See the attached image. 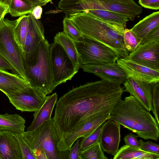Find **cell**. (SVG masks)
Returning a JSON list of instances; mask_svg holds the SVG:
<instances>
[{
    "label": "cell",
    "instance_id": "836d02e7",
    "mask_svg": "<svg viewBox=\"0 0 159 159\" xmlns=\"http://www.w3.org/2000/svg\"><path fill=\"white\" fill-rule=\"evenodd\" d=\"M139 149L143 151L159 155V146L155 143L148 141L144 142L142 139L139 140Z\"/></svg>",
    "mask_w": 159,
    "mask_h": 159
},
{
    "label": "cell",
    "instance_id": "9a60e30c",
    "mask_svg": "<svg viewBox=\"0 0 159 159\" xmlns=\"http://www.w3.org/2000/svg\"><path fill=\"white\" fill-rule=\"evenodd\" d=\"M124 92H129L148 111L152 110V96L154 84L128 78L123 83Z\"/></svg>",
    "mask_w": 159,
    "mask_h": 159
},
{
    "label": "cell",
    "instance_id": "ffe728a7",
    "mask_svg": "<svg viewBox=\"0 0 159 159\" xmlns=\"http://www.w3.org/2000/svg\"><path fill=\"white\" fill-rule=\"evenodd\" d=\"M28 14V28L22 55L34 50L40 42L45 39L44 28L41 21L36 19L31 13Z\"/></svg>",
    "mask_w": 159,
    "mask_h": 159
},
{
    "label": "cell",
    "instance_id": "ab89813d",
    "mask_svg": "<svg viewBox=\"0 0 159 159\" xmlns=\"http://www.w3.org/2000/svg\"><path fill=\"white\" fill-rule=\"evenodd\" d=\"M0 69L7 70H11L13 71V68L9 63L0 55Z\"/></svg>",
    "mask_w": 159,
    "mask_h": 159
},
{
    "label": "cell",
    "instance_id": "7bdbcfd3",
    "mask_svg": "<svg viewBox=\"0 0 159 159\" xmlns=\"http://www.w3.org/2000/svg\"><path fill=\"white\" fill-rule=\"evenodd\" d=\"M32 3L36 4L38 5L39 4V0H26Z\"/></svg>",
    "mask_w": 159,
    "mask_h": 159
},
{
    "label": "cell",
    "instance_id": "f546056e",
    "mask_svg": "<svg viewBox=\"0 0 159 159\" xmlns=\"http://www.w3.org/2000/svg\"><path fill=\"white\" fill-rule=\"evenodd\" d=\"M123 40L126 50L131 52L135 51L141 44V39L130 29L125 28L123 33Z\"/></svg>",
    "mask_w": 159,
    "mask_h": 159
},
{
    "label": "cell",
    "instance_id": "d6986e66",
    "mask_svg": "<svg viewBox=\"0 0 159 159\" xmlns=\"http://www.w3.org/2000/svg\"><path fill=\"white\" fill-rule=\"evenodd\" d=\"M30 86L29 82L17 75L0 69V90L7 96L21 92Z\"/></svg>",
    "mask_w": 159,
    "mask_h": 159
},
{
    "label": "cell",
    "instance_id": "4dcf8cb0",
    "mask_svg": "<svg viewBox=\"0 0 159 159\" xmlns=\"http://www.w3.org/2000/svg\"><path fill=\"white\" fill-rule=\"evenodd\" d=\"M104 123L91 134L86 137H82L79 144L80 152L99 142L101 130Z\"/></svg>",
    "mask_w": 159,
    "mask_h": 159
},
{
    "label": "cell",
    "instance_id": "8992f818",
    "mask_svg": "<svg viewBox=\"0 0 159 159\" xmlns=\"http://www.w3.org/2000/svg\"><path fill=\"white\" fill-rule=\"evenodd\" d=\"M58 7L68 17L70 14L84 12L114 26L125 29L129 20L107 10L98 0H61Z\"/></svg>",
    "mask_w": 159,
    "mask_h": 159
},
{
    "label": "cell",
    "instance_id": "1f68e13d",
    "mask_svg": "<svg viewBox=\"0 0 159 159\" xmlns=\"http://www.w3.org/2000/svg\"><path fill=\"white\" fill-rule=\"evenodd\" d=\"M18 141L22 155V159H36L30 146L23 138L21 133L14 132Z\"/></svg>",
    "mask_w": 159,
    "mask_h": 159
},
{
    "label": "cell",
    "instance_id": "7a4b0ae2",
    "mask_svg": "<svg viewBox=\"0 0 159 159\" xmlns=\"http://www.w3.org/2000/svg\"><path fill=\"white\" fill-rule=\"evenodd\" d=\"M110 119L138 137L157 141L158 139L159 125L156 119L131 95L120 100L110 113Z\"/></svg>",
    "mask_w": 159,
    "mask_h": 159
},
{
    "label": "cell",
    "instance_id": "f35d334b",
    "mask_svg": "<svg viewBox=\"0 0 159 159\" xmlns=\"http://www.w3.org/2000/svg\"><path fill=\"white\" fill-rule=\"evenodd\" d=\"M8 7L7 3L0 1V26L6 15L8 13Z\"/></svg>",
    "mask_w": 159,
    "mask_h": 159
},
{
    "label": "cell",
    "instance_id": "4fadbf2b",
    "mask_svg": "<svg viewBox=\"0 0 159 159\" xmlns=\"http://www.w3.org/2000/svg\"><path fill=\"white\" fill-rule=\"evenodd\" d=\"M116 63L125 71L127 79L154 84L159 82V70H156L123 58Z\"/></svg>",
    "mask_w": 159,
    "mask_h": 159
},
{
    "label": "cell",
    "instance_id": "ba28073f",
    "mask_svg": "<svg viewBox=\"0 0 159 159\" xmlns=\"http://www.w3.org/2000/svg\"><path fill=\"white\" fill-rule=\"evenodd\" d=\"M74 42L81 66L114 63L119 59L110 48L95 40L84 37L81 41Z\"/></svg>",
    "mask_w": 159,
    "mask_h": 159
},
{
    "label": "cell",
    "instance_id": "484cf974",
    "mask_svg": "<svg viewBox=\"0 0 159 159\" xmlns=\"http://www.w3.org/2000/svg\"><path fill=\"white\" fill-rule=\"evenodd\" d=\"M8 13L12 16H21L30 13L38 5L26 0H8Z\"/></svg>",
    "mask_w": 159,
    "mask_h": 159
},
{
    "label": "cell",
    "instance_id": "7c38bea8",
    "mask_svg": "<svg viewBox=\"0 0 159 159\" xmlns=\"http://www.w3.org/2000/svg\"><path fill=\"white\" fill-rule=\"evenodd\" d=\"M123 58L159 70V42L141 44L135 51Z\"/></svg>",
    "mask_w": 159,
    "mask_h": 159
},
{
    "label": "cell",
    "instance_id": "e0dca14e",
    "mask_svg": "<svg viewBox=\"0 0 159 159\" xmlns=\"http://www.w3.org/2000/svg\"><path fill=\"white\" fill-rule=\"evenodd\" d=\"M108 11L133 21L142 12V7L134 0H98Z\"/></svg>",
    "mask_w": 159,
    "mask_h": 159
},
{
    "label": "cell",
    "instance_id": "60d3db41",
    "mask_svg": "<svg viewBox=\"0 0 159 159\" xmlns=\"http://www.w3.org/2000/svg\"><path fill=\"white\" fill-rule=\"evenodd\" d=\"M42 11L41 6L38 5L34 7L30 13L36 19L39 20L41 18Z\"/></svg>",
    "mask_w": 159,
    "mask_h": 159
},
{
    "label": "cell",
    "instance_id": "7402d4cb",
    "mask_svg": "<svg viewBox=\"0 0 159 159\" xmlns=\"http://www.w3.org/2000/svg\"><path fill=\"white\" fill-rule=\"evenodd\" d=\"M54 43L60 44L63 48L77 70L81 68L80 57L74 41L63 32L57 33L54 37Z\"/></svg>",
    "mask_w": 159,
    "mask_h": 159
},
{
    "label": "cell",
    "instance_id": "74e56055",
    "mask_svg": "<svg viewBox=\"0 0 159 159\" xmlns=\"http://www.w3.org/2000/svg\"><path fill=\"white\" fill-rule=\"evenodd\" d=\"M80 138L77 139L70 149L68 159H80L79 157Z\"/></svg>",
    "mask_w": 159,
    "mask_h": 159
},
{
    "label": "cell",
    "instance_id": "8d00e7d4",
    "mask_svg": "<svg viewBox=\"0 0 159 159\" xmlns=\"http://www.w3.org/2000/svg\"><path fill=\"white\" fill-rule=\"evenodd\" d=\"M138 2L144 8L155 10L159 9V0H139Z\"/></svg>",
    "mask_w": 159,
    "mask_h": 159
},
{
    "label": "cell",
    "instance_id": "cb8c5ba5",
    "mask_svg": "<svg viewBox=\"0 0 159 159\" xmlns=\"http://www.w3.org/2000/svg\"><path fill=\"white\" fill-rule=\"evenodd\" d=\"M113 159H159V155L148 152L126 145L121 147Z\"/></svg>",
    "mask_w": 159,
    "mask_h": 159
},
{
    "label": "cell",
    "instance_id": "d4e9b609",
    "mask_svg": "<svg viewBox=\"0 0 159 159\" xmlns=\"http://www.w3.org/2000/svg\"><path fill=\"white\" fill-rule=\"evenodd\" d=\"M25 120L18 114H0V130H7L22 133L25 131Z\"/></svg>",
    "mask_w": 159,
    "mask_h": 159
},
{
    "label": "cell",
    "instance_id": "30bf717a",
    "mask_svg": "<svg viewBox=\"0 0 159 159\" xmlns=\"http://www.w3.org/2000/svg\"><path fill=\"white\" fill-rule=\"evenodd\" d=\"M7 97L16 109L29 112H34L39 109L47 97L39 90L31 86L21 92Z\"/></svg>",
    "mask_w": 159,
    "mask_h": 159
},
{
    "label": "cell",
    "instance_id": "6da1fadb",
    "mask_svg": "<svg viewBox=\"0 0 159 159\" xmlns=\"http://www.w3.org/2000/svg\"><path fill=\"white\" fill-rule=\"evenodd\" d=\"M124 92L120 85L102 79L73 88L61 97L52 119L61 141L87 120L111 112Z\"/></svg>",
    "mask_w": 159,
    "mask_h": 159
},
{
    "label": "cell",
    "instance_id": "f1b7e54d",
    "mask_svg": "<svg viewBox=\"0 0 159 159\" xmlns=\"http://www.w3.org/2000/svg\"><path fill=\"white\" fill-rule=\"evenodd\" d=\"M63 31L74 41L82 40L84 37L75 24L68 17L65 16L63 20Z\"/></svg>",
    "mask_w": 159,
    "mask_h": 159
},
{
    "label": "cell",
    "instance_id": "e575fe53",
    "mask_svg": "<svg viewBox=\"0 0 159 159\" xmlns=\"http://www.w3.org/2000/svg\"><path fill=\"white\" fill-rule=\"evenodd\" d=\"M159 42V25L141 39V44Z\"/></svg>",
    "mask_w": 159,
    "mask_h": 159
},
{
    "label": "cell",
    "instance_id": "44dd1931",
    "mask_svg": "<svg viewBox=\"0 0 159 159\" xmlns=\"http://www.w3.org/2000/svg\"><path fill=\"white\" fill-rule=\"evenodd\" d=\"M57 98L56 93L47 96L45 102L40 108L34 112L33 120L27 128V130L31 131L34 130L52 118V113L57 101Z\"/></svg>",
    "mask_w": 159,
    "mask_h": 159
},
{
    "label": "cell",
    "instance_id": "d590c367",
    "mask_svg": "<svg viewBox=\"0 0 159 159\" xmlns=\"http://www.w3.org/2000/svg\"><path fill=\"white\" fill-rule=\"evenodd\" d=\"M137 137V136L130 133L125 135L123 140L125 145L139 148L140 143Z\"/></svg>",
    "mask_w": 159,
    "mask_h": 159
},
{
    "label": "cell",
    "instance_id": "5b68a950",
    "mask_svg": "<svg viewBox=\"0 0 159 159\" xmlns=\"http://www.w3.org/2000/svg\"><path fill=\"white\" fill-rule=\"evenodd\" d=\"M49 45L45 39L34 50L23 55L27 81L31 86L38 89L46 95L54 89L52 84Z\"/></svg>",
    "mask_w": 159,
    "mask_h": 159
},
{
    "label": "cell",
    "instance_id": "52a82bcc",
    "mask_svg": "<svg viewBox=\"0 0 159 159\" xmlns=\"http://www.w3.org/2000/svg\"><path fill=\"white\" fill-rule=\"evenodd\" d=\"M16 22L17 20H10L7 18L3 19L0 26V55L11 65L15 74L28 81L25 74L22 51L14 34V29Z\"/></svg>",
    "mask_w": 159,
    "mask_h": 159
},
{
    "label": "cell",
    "instance_id": "277c9868",
    "mask_svg": "<svg viewBox=\"0 0 159 159\" xmlns=\"http://www.w3.org/2000/svg\"><path fill=\"white\" fill-rule=\"evenodd\" d=\"M36 159H68L70 150L66 149L52 118L34 130L21 133Z\"/></svg>",
    "mask_w": 159,
    "mask_h": 159
},
{
    "label": "cell",
    "instance_id": "5bb4252c",
    "mask_svg": "<svg viewBox=\"0 0 159 159\" xmlns=\"http://www.w3.org/2000/svg\"><path fill=\"white\" fill-rule=\"evenodd\" d=\"M120 125L109 119L105 121L102 129L99 143L103 151L114 156L119 150L120 141Z\"/></svg>",
    "mask_w": 159,
    "mask_h": 159
},
{
    "label": "cell",
    "instance_id": "83f0119b",
    "mask_svg": "<svg viewBox=\"0 0 159 159\" xmlns=\"http://www.w3.org/2000/svg\"><path fill=\"white\" fill-rule=\"evenodd\" d=\"M80 159H108L105 155L99 142L80 152Z\"/></svg>",
    "mask_w": 159,
    "mask_h": 159
},
{
    "label": "cell",
    "instance_id": "9c48e42d",
    "mask_svg": "<svg viewBox=\"0 0 159 159\" xmlns=\"http://www.w3.org/2000/svg\"><path fill=\"white\" fill-rule=\"evenodd\" d=\"M52 74V84L55 89L58 85L71 80L78 71L62 47L53 43L49 45Z\"/></svg>",
    "mask_w": 159,
    "mask_h": 159
},
{
    "label": "cell",
    "instance_id": "b9f144b4",
    "mask_svg": "<svg viewBox=\"0 0 159 159\" xmlns=\"http://www.w3.org/2000/svg\"><path fill=\"white\" fill-rule=\"evenodd\" d=\"M52 0H39V6H42L45 5L47 3L51 1Z\"/></svg>",
    "mask_w": 159,
    "mask_h": 159
},
{
    "label": "cell",
    "instance_id": "8fae6325",
    "mask_svg": "<svg viewBox=\"0 0 159 159\" xmlns=\"http://www.w3.org/2000/svg\"><path fill=\"white\" fill-rule=\"evenodd\" d=\"M83 70L93 74L102 80L120 85L127 79L124 70L116 62L94 65H82Z\"/></svg>",
    "mask_w": 159,
    "mask_h": 159
},
{
    "label": "cell",
    "instance_id": "ac0fdd59",
    "mask_svg": "<svg viewBox=\"0 0 159 159\" xmlns=\"http://www.w3.org/2000/svg\"><path fill=\"white\" fill-rule=\"evenodd\" d=\"M0 159H22L21 152L14 131L0 130Z\"/></svg>",
    "mask_w": 159,
    "mask_h": 159
},
{
    "label": "cell",
    "instance_id": "d6a6232c",
    "mask_svg": "<svg viewBox=\"0 0 159 159\" xmlns=\"http://www.w3.org/2000/svg\"><path fill=\"white\" fill-rule=\"evenodd\" d=\"M152 111L154 114L158 124L159 125V82L154 83L153 84L152 96Z\"/></svg>",
    "mask_w": 159,
    "mask_h": 159
},
{
    "label": "cell",
    "instance_id": "ee69618b",
    "mask_svg": "<svg viewBox=\"0 0 159 159\" xmlns=\"http://www.w3.org/2000/svg\"><path fill=\"white\" fill-rule=\"evenodd\" d=\"M8 0H0V1H3L5 2H7Z\"/></svg>",
    "mask_w": 159,
    "mask_h": 159
},
{
    "label": "cell",
    "instance_id": "603a6c76",
    "mask_svg": "<svg viewBox=\"0 0 159 159\" xmlns=\"http://www.w3.org/2000/svg\"><path fill=\"white\" fill-rule=\"evenodd\" d=\"M159 25V11L153 12L135 25L130 30L142 39Z\"/></svg>",
    "mask_w": 159,
    "mask_h": 159
},
{
    "label": "cell",
    "instance_id": "4316f807",
    "mask_svg": "<svg viewBox=\"0 0 159 159\" xmlns=\"http://www.w3.org/2000/svg\"><path fill=\"white\" fill-rule=\"evenodd\" d=\"M29 22L28 14L20 16L17 20L14 29L15 39L22 52L28 32Z\"/></svg>",
    "mask_w": 159,
    "mask_h": 159
},
{
    "label": "cell",
    "instance_id": "2e32d148",
    "mask_svg": "<svg viewBox=\"0 0 159 159\" xmlns=\"http://www.w3.org/2000/svg\"><path fill=\"white\" fill-rule=\"evenodd\" d=\"M111 113L109 112L96 116L87 120L67 134L63 140L66 149L70 150L77 139L89 135L99 126L110 119Z\"/></svg>",
    "mask_w": 159,
    "mask_h": 159
},
{
    "label": "cell",
    "instance_id": "3957f363",
    "mask_svg": "<svg viewBox=\"0 0 159 159\" xmlns=\"http://www.w3.org/2000/svg\"><path fill=\"white\" fill-rule=\"evenodd\" d=\"M68 18L75 24L84 37L101 43L112 49L119 59L129 52L124 45L125 29L114 26L84 12L70 14Z\"/></svg>",
    "mask_w": 159,
    "mask_h": 159
}]
</instances>
